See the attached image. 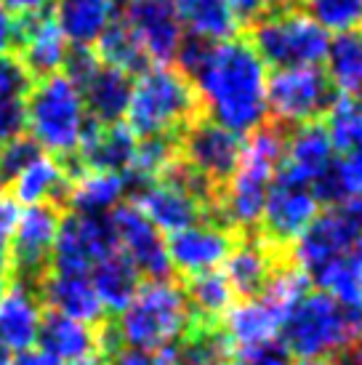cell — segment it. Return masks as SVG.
<instances>
[{
    "label": "cell",
    "mask_w": 362,
    "mask_h": 365,
    "mask_svg": "<svg viewBox=\"0 0 362 365\" xmlns=\"http://www.w3.org/2000/svg\"><path fill=\"white\" fill-rule=\"evenodd\" d=\"M3 11L9 16H21V14H32V11H41L48 6V0H0Z\"/></svg>",
    "instance_id": "45"
},
{
    "label": "cell",
    "mask_w": 362,
    "mask_h": 365,
    "mask_svg": "<svg viewBox=\"0 0 362 365\" xmlns=\"http://www.w3.org/2000/svg\"><path fill=\"white\" fill-rule=\"evenodd\" d=\"M317 208H320V203L314 200L309 184L277 171L269 187V195H267V203H264L259 232L267 243L277 245V248L293 245L299 240V235L320 213Z\"/></svg>",
    "instance_id": "13"
},
{
    "label": "cell",
    "mask_w": 362,
    "mask_h": 365,
    "mask_svg": "<svg viewBox=\"0 0 362 365\" xmlns=\"http://www.w3.org/2000/svg\"><path fill=\"white\" fill-rule=\"evenodd\" d=\"M227 3H229L234 19L240 24H248V27L269 11V0H227Z\"/></svg>",
    "instance_id": "44"
},
{
    "label": "cell",
    "mask_w": 362,
    "mask_h": 365,
    "mask_svg": "<svg viewBox=\"0 0 362 365\" xmlns=\"http://www.w3.org/2000/svg\"><path fill=\"white\" fill-rule=\"evenodd\" d=\"M242 147H245L242 136L227 131L224 125L213 123L205 115L190 123L176 139L179 160L187 163L202 179H208L216 190H222L232 173L237 171L242 160Z\"/></svg>",
    "instance_id": "10"
},
{
    "label": "cell",
    "mask_w": 362,
    "mask_h": 365,
    "mask_svg": "<svg viewBox=\"0 0 362 365\" xmlns=\"http://www.w3.org/2000/svg\"><path fill=\"white\" fill-rule=\"evenodd\" d=\"M118 16L115 0H59L53 6V21L61 38L72 46L90 48L101 38V32Z\"/></svg>",
    "instance_id": "27"
},
{
    "label": "cell",
    "mask_w": 362,
    "mask_h": 365,
    "mask_svg": "<svg viewBox=\"0 0 362 365\" xmlns=\"http://www.w3.org/2000/svg\"><path fill=\"white\" fill-rule=\"evenodd\" d=\"M131 75L115 70L110 64H101V61L99 67L88 75V81L78 88L83 107H86V115L93 123H101V125L123 123L125 112H128V104H131Z\"/></svg>",
    "instance_id": "23"
},
{
    "label": "cell",
    "mask_w": 362,
    "mask_h": 365,
    "mask_svg": "<svg viewBox=\"0 0 362 365\" xmlns=\"http://www.w3.org/2000/svg\"><path fill=\"white\" fill-rule=\"evenodd\" d=\"M360 96H362V88H360Z\"/></svg>",
    "instance_id": "55"
},
{
    "label": "cell",
    "mask_w": 362,
    "mask_h": 365,
    "mask_svg": "<svg viewBox=\"0 0 362 365\" xmlns=\"http://www.w3.org/2000/svg\"><path fill=\"white\" fill-rule=\"evenodd\" d=\"M304 6L328 35L357 30L362 24V0H304Z\"/></svg>",
    "instance_id": "38"
},
{
    "label": "cell",
    "mask_w": 362,
    "mask_h": 365,
    "mask_svg": "<svg viewBox=\"0 0 362 365\" xmlns=\"http://www.w3.org/2000/svg\"><path fill=\"white\" fill-rule=\"evenodd\" d=\"M141 283H144L141 274L136 272V267L128 262V256L123 254L120 248L107 259H101L99 264H93V269H90V285L99 296L104 312L120 314L136 296Z\"/></svg>",
    "instance_id": "29"
},
{
    "label": "cell",
    "mask_w": 362,
    "mask_h": 365,
    "mask_svg": "<svg viewBox=\"0 0 362 365\" xmlns=\"http://www.w3.org/2000/svg\"><path fill=\"white\" fill-rule=\"evenodd\" d=\"M333 160H336V150H333L331 136L320 120L288 128L280 165L282 173L312 187L314 179H320L322 173L331 168Z\"/></svg>",
    "instance_id": "22"
},
{
    "label": "cell",
    "mask_w": 362,
    "mask_h": 365,
    "mask_svg": "<svg viewBox=\"0 0 362 365\" xmlns=\"http://www.w3.org/2000/svg\"><path fill=\"white\" fill-rule=\"evenodd\" d=\"M232 365H293V357L285 352L280 341L256 346V349H240L234 352V363Z\"/></svg>",
    "instance_id": "41"
},
{
    "label": "cell",
    "mask_w": 362,
    "mask_h": 365,
    "mask_svg": "<svg viewBox=\"0 0 362 365\" xmlns=\"http://www.w3.org/2000/svg\"><path fill=\"white\" fill-rule=\"evenodd\" d=\"M195 317L190 312L184 285L173 280H144L128 307L115 320L120 346L141 352H165L190 331Z\"/></svg>",
    "instance_id": "4"
},
{
    "label": "cell",
    "mask_w": 362,
    "mask_h": 365,
    "mask_svg": "<svg viewBox=\"0 0 362 365\" xmlns=\"http://www.w3.org/2000/svg\"><path fill=\"white\" fill-rule=\"evenodd\" d=\"M21 205L14 197H0V248H9L14 230L19 224Z\"/></svg>",
    "instance_id": "43"
},
{
    "label": "cell",
    "mask_w": 362,
    "mask_h": 365,
    "mask_svg": "<svg viewBox=\"0 0 362 365\" xmlns=\"http://www.w3.org/2000/svg\"><path fill=\"white\" fill-rule=\"evenodd\" d=\"M9 35H11V16L0 6V53L9 51Z\"/></svg>",
    "instance_id": "47"
},
{
    "label": "cell",
    "mask_w": 362,
    "mask_h": 365,
    "mask_svg": "<svg viewBox=\"0 0 362 365\" xmlns=\"http://www.w3.org/2000/svg\"><path fill=\"white\" fill-rule=\"evenodd\" d=\"M43 155H46L43 147L32 139L30 133H19L9 142H3L0 144V184L9 187L24 168H30L32 163L41 160Z\"/></svg>",
    "instance_id": "39"
},
{
    "label": "cell",
    "mask_w": 362,
    "mask_h": 365,
    "mask_svg": "<svg viewBox=\"0 0 362 365\" xmlns=\"http://www.w3.org/2000/svg\"><path fill=\"white\" fill-rule=\"evenodd\" d=\"M331 168L338 187H341L343 203L362 200V150L336 155Z\"/></svg>",
    "instance_id": "40"
},
{
    "label": "cell",
    "mask_w": 362,
    "mask_h": 365,
    "mask_svg": "<svg viewBox=\"0 0 362 365\" xmlns=\"http://www.w3.org/2000/svg\"><path fill=\"white\" fill-rule=\"evenodd\" d=\"M176 365H232L234 346L222 325L192 323L190 331L168 349Z\"/></svg>",
    "instance_id": "31"
},
{
    "label": "cell",
    "mask_w": 362,
    "mask_h": 365,
    "mask_svg": "<svg viewBox=\"0 0 362 365\" xmlns=\"http://www.w3.org/2000/svg\"><path fill=\"white\" fill-rule=\"evenodd\" d=\"M30 136L56 160L75 158L86 128V107L78 88L61 72L32 83L24 99Z\"/></svg>",
    "instance_id": "6"
},
{
    "label": "cell",
    "mask_w": 362,
    "mask_h": 365,
    "mask_svg": "<svg viewBox=\"0 0 362 365\" xmlns=\"http://www.w3.org/2000/svg\"><path fill=\"white\" fill-rule=\"evenodd\" d=\"M107 365H176L171 352H141V349H128L120 346L115 355H110Z\"/></svg>",
    "instance_id": "42"
},
{
    "label": "cell",
    "mask_w": 362,
    "mask_h": 365,
    "mask_svg": "<svg viewBox=\"0 0 362 365\" xmlns=\"http://www.w3.org/2000/svg\"><path fill=\"white\" fill-rule=\"evenodd\" d=\"M9 285H11V277L6 269H0V302H3V296H6V291H9Z\"/></svg>",
    "instance_id": "49"
},
{
    "label": "cell",
    "mask_w": 362,
    "mask_h": 365,
    "mask_svg": "<svg viewBox=\"0 0 362 365\" xmlns=\"http://www.w3.org/2000/svg\"><path fill=\"white\" fill-rule=\"evenodd\" d=\"M173 11L187 35L208 43H222L237 38L240 21L234 19L227 0H171Z\"/></svg>",
    "instance_id": "28"
},
{
    "label": "cell",
    "mask_w": 362,
    "mask_h": 365,
    "mask_svg": "<svg viewBox=\"0 0 362 365\" xmlns=\"http://www.w3.org/2000/svg\"><path fill=\"white\" fill-rule=\"evenodd\" d=\"M78 365H107V360H104V357H90V360H86V363H78Z\"/></svg>",
    "instance_id": "53"
},
{
    "label": "cell",
    "mask_w": 362,
    "mask_h": 365,
    "mask_svg": "<svg viewBox=\"0 0 362 365\" xmlns=\"http://www.w3.org/2000/svg\"><path fill=\"white\" fill-rule=\"evenodd\" d=\"M346 205L354 211V216H357V222H360V227H362V200H354V203H346Z\"/></svg>",
    "instance_id": "51"
},
{
    "label": "cell",
    "mask_w": 362,
    "mask_h": 365,
    "mask_svg": "<svg viewBox=\"0 0 362 365\" xmlns=\"http://www.w3.org/2000/svg\"><path fill=\"white\" fill-rule=\"evenodd\" d=\"M202 115L200 96L176 67L152 64L150 70L136 75L131 104L125 112V125L136 139L150 136H173Z\"/></svg>",
    "instance_id": "5"
},
{
    "label": "cell",
    "mask_w": 362,
    "mask_h": 365,
    "mask_svg": "<svg viewBox=\"0 0 362 365\" xmlns=\"http://www.w3.org/2000/svg\"><path fill=\"white\" fill-rule=\"evenodd\" d=\"M38 299L43 309L59 312L70 320L99 328L107 320L99 296L90 285L88 274H61L48 272L38 285Z\"/></svg>",
    "instance_id": "21"
},
{
    "label": "cell",
    "mask_w": 362,
    "mask_h": 365,
    "mask_svg": "<svg viewBox=\"0 0 362 365\" xmlns=\"http://www.w3.org/2000/svg\"><path fill=\"white\" fill-rule=\"evenodd\" d=\"M304 0H269V11H285V9H301Z\"/></svg>",
    "instance_id": "48"
},
{
    "label": "cell",
    "mask_w": 362,
    "mask_h": 365,
    "mask_svg": "<svg viewBox=\"0 0 362 365\" xmlns=\"http://www.w3.org/2000/svg\"><path fill=\"white\" fill-rule=\"evenodd\" d=\"M245 41L259 53L264 67L296 70V67H320L328 53L331 35L304 9L267 11L248 30Z\"/></svg>",
    "instance_id": "7"
},
{
    "label": "cell",
    "mask_w": 362,
    "mask_h": 365,
    "mask_svg": "<svg viewBox=\"0 0 362 365\" xmlns=\"http://www.w3.org/2000/svg\"><path fill=\"white\" fill-rule=\"evenodd\" d=\"M64 213L48 203L27 205L9 243V277L38 294V285L51 272V251Z\"/></svg>",
    "instance_id": "9"
},
{
    "label": "cell",
    "mask_w": 362,
    "mask_h": 365,
    "mask_svg": "<svg viewBox=\"0 0 362 365\" xmlns=\"http://www.w3.org/2000/svg\"><path fill=\"white\" fill-rule=\"evenodd\" d=\"M285 133L288 128L280 123H264L248 136L240 165L219 190V197L205 222L240 235H248L259 227L269 187L282 165Z\"/></svg>",
    "instance_id": "2"
},
{
    "label": "cell",
    "mask_w": 362,
    "mask_h": 365,
    "mask_svg": "<svg viewBox=\"0 0 362 365\" xmlns=\"http://www.w3.org/2000/svg\"><path fill=\"white\" fill-rule=\"evenodd\" d=\"M99 328L70 320V317L51 312V309H43L35 344H41V352L53 357L59 365H78L90 360V357H104Z\"/></svg>",
    "instance_id": "20"
},
{
    "label": "cell",
    "mask_w": 362,
    "mask_h": 365,
    "mask_svg": "<svg viewBox=\"0 0 362 365\" xmlns=\"http://www.w3.org/2000/svg\"><path fill=\"white\" fill-rule=\"evenodd\" d=\"M325 75L333 83L336 93L360 96L362 88V27L338 32L328 43Z\"/></svg>",
    "instance_id": "35"
},
{
    "label": "cell",
    "mask_w": 362,
    "mask_h": 365,
    "mask_svg": "<svg viewBox=\"0 0 362 365\" xmlns=\"http://www.w3.org/2000/svg\"><path fill=\"white\" fill-rule=\"evenodd\" d=\"M234 240L237 237L229 230L213 222H197L192 227H184L165 237L171 269L181 277H195L200 272L219 269L227 262Z\"/></svg>",
    "instance_id": "16"
},
{
    "label": "cell",
    "mask_w": 362,
    "mask_h": 365,
    "mask_svg": "<svg viewBox=\"0 0 362 365\" xmlns=\"http://www.w3.org/2000/svg\"><path fill=\"white\" fill-rule=\"evenodd\" d=\"M362 339V307L336 302L322 291H306L285 314L280 344L301 360H331Z\"/></svg>",
    "instance_id": "3"
},
{
    "label": "cell",
    "mask_w": 362,
    "mask_h": 365,
    "mask_svg": "<svg viewBox=\"0 0 362 365\" xmlns=\"http://www.w3.org/2000/svg\"><path fill=\"white\" fill-rule=\"evenodd\" d=\"M9 365H59L53 357H48L41 349H27V352H19Z\"/></svg>",
    "instance_id": "46"
},
{
    "label": "cell",
    "mask_w": 362,
    "mask_h": 365,
    "mask_svg": "<svg viewBox=\"0 0 362 365\" xmlns=\"http://www.w3.org/2000/svg\"><path fill=\"white\" fill-rule=\"evenodd\" d=\"M3 190H6V187H3V184H0V197H3Z\"/></svg>",
    "instance_id": "54"
},
{
    "label": "cell",
    "mask_w": 362,
    "mask_h": 365,
    "mask_svg": "<svg viewBox=\"0 0 362 365\" xmlns=\"http://www.w3.org/2000/svg\"><path fill=\"white\" fill-rule=\"evenodd\" d=\"M11 363V349L6 344H0V365H9Z\"/></svg>",
    "instance_id": "50"
},
{
    "label": "cell",
    "mask_w": 362,
    "mask_h": 365,
    "mask_svg": "<svg viewBox=\"0 0 362 365\" xmlns=\"http://www.w3.org/2000/svg\"><path fill=\"white\" fill-rule=\"evenodd\" d=\"M357 245H362L360 222L349 205H338V208H328L314 216L312 224L291 245L288 262L299 267L304 274H309L322 264L354 251Z\"/></svg>",
    "instance_id": "12"
},
{
    "label": "cell",
    "mask_w": 362,
    "mask_h": 365,
    "mask_svg": "<svg viewBox=\"0 0 362 365\" xmlns=\"http://www.w3.org/2000/svg\"><path fill=\"white\" fill-rule=\"evenodd\" d=\"M322 125L331 136L333 150H338V153L362 150V96L338 93L331 110L325 112Z\"/></svg>",
    "instance_id": "37"
},
{
    "label": "cell",
    "mask_w": 362,
    "mask_h": 365,
    "mask_svg": "<svg viewBox=\"0 0 362 365\" xmlns=\"http://www.w3.org/2000/svg\"><path fill=\"white\" fill-rule=\"evenodd\" d=\"M282 248L267 243L262 235L248 232L240 240H234L229 256L224 262V277L229 280L234 296L240 299H256L269 285L272 274L285 262Z\"/></svg>",
    "instance_id": "17"
},
{
    "label": "cell",
    "mask_w": 362,
    "mask_h": 365,
    "mask_svg": "<svg viewBox=\"0 0 362 365\" xmlns=\"http://www.w3.org/2000/svg\"><path fill=\"white\" fill-rule=\"evenodd\" d=\"M338 93L322 67L274 70L267 78V110L285 128L320 120Z\"/></svg>",
    "instance_id": "8"
},
{
    "label": "cell",
    "mask_w": 362,
    "mask_h": 365,
    "mask_svg": "<svg viewBox=\"0 0 362 365\" xmlns=\"http://www.w3.org/2000/svg\"><path fill=\"white\" fill-rule=\"evenodd\" d=\"M32 78L14 53H0V139L9 142L24 133L27 115L24 99L32 88Z\"/></svg>",
    "instance_id": "30"
},
{
    "label": "cell",
    "mask_w": 362,
    "mask_h": 365,
    "mask_svg": "<svg viewBox=\"0 0 362 365\" xmlns=\"http://www.w3.org/2000/svg\"><path fill=\"white\" fill-rule=\"evenodd\" d=\"M139 139L125 123H112L101 125L88 118L83 128L81 144L75 153V163L81 171H99V173H123L131 168L133 155H136Z\"/></svg>",
    "instance_id": "19"
},
{
    "label": "cell",
    "mask_w": 362,
    "mask_h": 365,
    "mask_svg": "<svg viewBox=\"0 0 362 365\" xmlns=\"http://www.w3.org/2000/svg\"><path fill=\"white\" fill-rule=\"evenodd\" d=\"M9 190H11V197L16 203H27V205L48 203L53 208H59L61 213H67L72 179L70 173H67V168L56 158L43 155L41 160H35L30 168H24L9 184Z\"/></svg>",
    "instance_id": "25"
},
{
    "label": "cell",
    "mask_w": 362,
    "mask_h": 365,
    "mask_svg": "<svg viewBox=\"0 0 362 365\" xmlns=\"http://www.w3.org/2000/svg\"><path fill=\"white\" fill-rule=\"evenodd\" d=\"M125 197V184L118 173L83 171L70 190L67 213L81 216H110Z\"/></svg>",
    "instance_id": "32"
},
{
    "label": "cell",
    "mask_w": 362,
    "mask_h": 365,
    "mask_svg": "<svg viewBox=\"0 0 362 365\" xmlns=\"http://www.w3.org/2000/svg\"><path fill=\"white\" fill-rule=\"evenodd\" d=\"M267 78L264 61L245 38L211 43L187 75L200 96L202 115L237 136L253 133L269 118Z\"/></svg>",
    "instance_id": "1"
},
{
    "label": "cell",
    "mask_w": 362,
    "mask_h": 365,
    "mask_svg": "<svg viewBox=\"0 0 362 365\" xmlns=\"http://www.w3.org/2000/svg\"><path fill=\"white\" fill-rule=\"evenodd\" d=\"M120 19L139 38L152 64L171 67L176 61L184 30L171 0H125Z\"/></svg>",
    "instance_id": "15"
},
{
    "label": "cell",
    "mask_w": 362,
    "mask_h": 365,
    "mask_svg": "<svg viewBox=\"0 0 362 365\" xmlns=\"http://www.w3.org/2000/svg\"><path fill=\"white\" fill-rule=\"evenodd\" d=\"M299 365H338L336 360H301Z\"/></svg>",
    "instance_id": "52"
},
{
    "label": "cell",
    "mask_w": 362,
    "mask_h": 365,
    "mask_svg": "<svg viewBox=\"0 0 362 365\" xmlns=\"http://www.w3.org/2000/svg\"><path fill=\"white\" fill-rule=\"evenodd\" d=\"M282 320L285 317L269 302L256 296V299H240L237 304H232L229 312L224 314L222 328L234 352H240V349H256V346L277 341Z\"/></svg>",
    "instance_id": "24"
},
{
    "label": "cell",
    "mask_w": 362,
    "mask_h": 365,
    "mask_svg": "<svg viewBox=\"0 0 362 365\" xmlns=\"http://www.w3.org/2000/svg\"><path fill=\"white\" fill-rule=\"evenodd\" d=\"M184 296H187V304H190L195 323L213 325H219V320H224V314L229 312L234 299H237L222 269H211V272L187 277Z\"/></svg>",
    "instance_id": "34"
},
{
    "label": "cell",
    "mask_w": 362,
    "mask_h": 365,
    "mask_svg": "<svg viewBox=\"0 0 362 365\" xmlns=\"http://www.w3.org/2000/svg\"><path fill=\"white\" fill-rule=\"evenodd\" d=\"M133 203L139 205V211L160 232H168V235L179 232V230L192 227V224L197 222H205V205L171 171H165L157 182L144 187L136 195Z\"/></svg>",
    "instance_id": "18"
},
{
    "label": "cell",
    "mask_w": 362,
    "mask_h": 365,
    "mask_svg": "<svg viewBox=\"0 0 362 365\" xmlns=\"http://www.w3.org/2000/svg\"><path fill=\"white\" fill-rule=\"evenodd\" d=\"M96 56L101 64H110L115 70L125 72V75H141L144 70H150L152 61L147 51L141 48L139 38L133 35V30L120 19V14L112 19V24L101 32V38L96 41Z\"/></svg>",
    "instance_id": "36"
},
{
    "label": "cell",
    "mask_w": 362,
    "mask_h": 365,
    "mask_svg": "<svg viewBox=\"0 0 362 365\" xmlns=\"http://www.w3.org/2000/svg\"><path fill=\"white\" fill-rule=\"evenodd\" d=\"M43 304L38 294L21 283H11L0 302V344L27 352L38 341Z\"/></svg>",
    "instance_id": "26"
},
{
    "label": "cell",
    "mask_w": 362,
    "mask_h": 365,
    "mask_svg": "<svg viewBox=\"0 0 362 365\" xmlns=\"http://www.w3.org/2000/svg\"><path fill=\"white\" fill-rule=\"evenodd\" d=\"M118 251V235L110 216L64 213L51 251V272L88 274L93 264Z\"/></svg>",
    "instance_id": "11"
},
{
    "label": "cell",
    "mask_w": 362,
    "mask_h": 365,
    "mask_svg": "<svg viewBox=\"0 0 362 365\" xmlns=\"http://www.w3.org/2000/svg\"><path fill=\"white\" fill-rule=\"evenodd\" d=\"M118 248L128 256V262L136 267V272L147 280H171V262L165 237L155 224L139 211L136 203H120L110 213Z\"/></svg>",
    "instance_id": "14"
},
{
    "label": "cell",
    "mask_w": 362,
    "mask_h": 365,
    "mask_svg": "<svg viewBox=\"0 0 362 365\" xmlns=\"http://www.w3.org/2000/svg\"><path fill=\"white\" fill-rule=\"evenodd\" d=\"M309 285L349 307H362V245L306 274Z\"/></svg>",
    "instance_id": "33"
}]
</instances>
